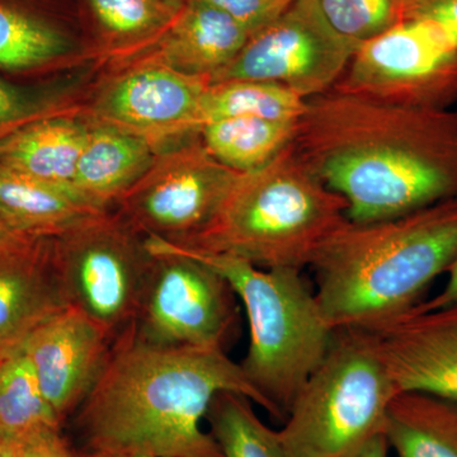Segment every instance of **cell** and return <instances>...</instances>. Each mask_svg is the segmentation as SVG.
<instances>
[{"mask_svg": "<svg viewBox=\"0 0 457 457\" xmlns=\"http://www.w3.org/2000/svg\"><path fill=\"white\" fill-rule=\"evenodd\" d=\"M293 146L352 222L457 198V108H413L330 92L306 101Z\"/></svg>", "mask_w": 457, "mask_h": 457, "instance_id": "1", "label": "cell"}, {"mask_svg": "<svg viewBox=\"0 0 457 457\" xmlns=\"http://www.w3.org/2000/svg\"><path fill=\"white\" fill-rule=\"evenodd\" d=\"M242 394L278 420L275 408L222 348L155 347L130 330L73 418L82 457H222L203 420L218 394Z\"/></svg>", "mask_w": 457, "mask_h": 457, "instance_id": "2", "label": "cell"}, {"mask_svg": "<svg viewBox=\"0 0 457 457\" xmlns=\"http://www.w3.org/2000/svg\"><path fill=\"white\" fill-rule=\"evenodd\" d=\"M457 260V198L398 218L345 222L312 263L333 330L370 329L407 314Z\"/></svg>", "mask_w": 457, "mask_h": 457, "instance_id": "3", "label": "cell"}, {"mask_svg": "<svg viewBox=\"0 0 457 457\" xmlns=\"http://www.w3.org/2000/svg\"><path fill=\"white\" fill-rule=\"evenodd\" d=\"M348 221L345 198L306 167L291 143L261 170L240 173L200 233L173 243L262 269L303 270Z\"/></svg>", "mask_w": 457, "mask_h": 457, "instance_id": "4", "label": "cell"}, {"mask_svg": "<svg viewBox=\"0 0 457 457\" xmlns=\"http://www.w3.org/2000/svg\"><path fill=\"white\" fill-rule=\"evenodd\" d=\"M159 245L203 262L227 279L245 309L249 348L240 363L284 422L303 384L327 356L336 330L317 295L294 269H262L234 255L212 253L150 234Z\"/></svg>", "mask_w": 457, "mask_h": 457, "instance_id": "5", "label": "cell"}, {"mask_svg": "<svg viewBox=\"0 0 457 457\" xmlns=\"http://www.w3.org/2000/svg\"><path fill=\"white\" fill-rule=\"evenodd\" d=\"M398 393L374 339L363 329L337 330L278 429L288 457H350L383 433Z\"/></svg>", "mask_w": 457, "mask_h": 457, "instance_id": "6", "label": "cell"}, {"mask_svg": "<svg viewBox=\"0 0 457 457\" xmlns=\"http://www.w3.org/2000/svg\"><path fill=\"white\" fill-rule=\"evenodd\" d=\"M125 218L90 216L53 237L54 260L69 305L113 343L134 326L152 269L145 237Z\"/></svg>", "mask_w": 457, "mask_h": 457, "instance_id": "7", "label": "cell"}, {"mask_svg": "<svg viewBox=\"0 0 457 457\" xmlns=\"http://www.w3.org/2000/svg\"><path fill=\"white\" fill-rule=\"evenodd\" d=\"M144 237L153 263L132 336L155 347L225 350L237 315L227 279L203 262Z\"/></svg>", "mask_w": 457, "mask_h": 457, "instance_id": "8", "label": "cell"}, {"mask_svg": "<svg viewBox=\"0 0 457 457\" xmlns=\"http://www.w3.org/2000/svg\"><path fill=\"white\" fill-rule=\"evenodd\" d=\"M332 90L393 106L450 108L457 49L429 21L408 18L361 44Z\"/></svg>", "mask_w": 457, "mask_h": 457, "instance_id": "9", "label": "cell"}, {"mask_svg": "<svg viewBox=\"0 0 457 457\" xmlns=\"http://www.w3.org/2000/svg\"><path fill=\"white\" fill-rule=\"evenodd\" d=\"M357 47L328 23L318 0H296L278 20L254 32L209 83H276L308 101L333 89Z\"/></svg>", "mask_w": 457, "mask_h": 457, "instance_id": "10", "label": "cell"}, {"mask_svg": "<svg viewBox=\"0 0 457 457\" xmlns=\"http://www.w3.org/2000/svg\"><path fill=\"white\" fill-rule=\"evenodd\" d=\"M240 173L222 165L198 139L156 158L119 201L122 216L140 233L182 242L215 218Z\"/></svg>", "mask_w": 457, "mask_h": 457, "instance_id": "11", "label": "cell"}, {"mask_svg": "<svg viewBox=\"0 0 457 457\" xmlns=\"http://www.w3.org/2000/svg\"><path fill=\"white\" fill-rule=\"evenodd\" d=\"M112 345L106 333L73 306L47 319L21 345L60 422L71 420L92 392Z\"/></svg>", "mask_w": 457, "mask_h": 457, "instance_id": "12", "label": "cell"}, {"mask_svg": "<svg viewBox=\"0 0 457 457\" xmlns=\"http://www.w3.org/2000/svg\"><path fill=\"white\" fill-rule=\"evenodd\" d=\"M209 84L153 60L114 80L99 99L98 113L153 144L170 135L200 134Z\"/></svg>", "mask_w": 457, "mask_h": 457, "instance_id": "13", "label": "cell"}, {"mask_svg": "<svg viewBox=\"0 0 457 457\" xmlns=\"http://www.w3.org/2000/svg\"><path fill=\"white\" fill-rule=\"evenodd\" d=\"M398 392H422L457 403V306L422 311L370 329Z\"/></svg>", "mask_w": 457, "mask_h": 457, "instance_id": "14", "label": "cell"}, {"mask_svg": "<svg viewBox=\"0 0 457 457\" xmlns=\"http://www.w3.org/2000/svg\"><path fill=\"white\" fill-rule=\"evenodd\" d=\"M68 306L53 237L13 233L0 242V359Z\"/></svg>", "mask_w": 457, "mask_h": 457, "instance_id": "15", "label": "cell"}, {"mask_svg": "<svg viewBox=\"0 0 457 457\" xmlns=\"http://www.w3.org/2000/svg\"><path fill=\"white\" fill-rule=\"evenodd\" d=\"M251 36L220 9L200 0H187L170 26L152 41L154 60L209 82L236 59Z\"/></svg>", "mask_w": 457, "mask_h": 457, "instance_id": "16", "label": "cell"}, {"mask_svg": "<svg viewBox=\"0 0 457 457\" xmlns=\"http://www.w3.org/2000/svg\"><path fill=\"white\" fill-rule=\"evenodd\" d=\"M156 158L154 144L139 134L111 123L88 128L71 187L106 212L145 176Z\"/></svg>", "mask_w": 457, "mask_h": 457, "instance_id": "17", "label": "cell"}, {"mask_svg": "<svg viewBox=\"0 0 457 457\" xmlns=\"http://www.w3.org/2000/svg\"><path fill=\"white\" fill-rule=\"evenodd\" d=\"M88 128L69 117L22 123L0 137V167L71 187Z\"/></svg>", "mask_w": 457, "mask_h": 457, "instance_id": "18", "label": "cell"}, {"mask_svg": "<svg viewBox=\"0 0 457 457\" xmlns=\"http://www.w3.org/2000/svg\"><path fill=\"white\" fill-rule=\"evenodd\" d=\"M101 212L73 187L0 167V220L12 233L55 237Z\"/></svg>", "mask_w": 457, "mask_h": 457, "instance_id": "19", "label": "cell"}, {"mask_svg": "<svg viewBox=\"0 0 457 457\" xmlns=\"http://www.w3.org/2000/svg\"><path fill=\"white\" fill-rule=\"evenodd\" d=\"M383 436L398 457H457V403L422 392H398Z\"/></svg>", "mask_w": 457, "mask_h": 457, "instance_id": "20", "label": "cell"}, {"mask_svg": "<svg viewBox=\"0 0 457 457\" xmlns=\"http://www.w3.org/2000/svg\"><path fill=\"white\" fill-rule=\"evenodd\" d=\"M77 47V36L64 21L23 3L0 0V69L40 68Z\"/></svg>", "mask_w": 457, "mask_h": 457, "instance_id": "21", "label": "cell"}, {"mask_svg": "<svg viewBox=\"0 0 457 457\" xmlns=\"http://www.w3.org/2000/svg\"><path fill=\"white\" fill-rule=\"evenodd\" d=\"M296 123L228 117L204 123L200 139L207 152L228 170L251 173L270 163L293 143Z\"/></svg>", "mask_w": 457, "mask_h": 457, "instance_id": "22", "label": "cell"}, {"mask_svg": "<svg viewBox=\"0 0 457 457\" xmlns=\"http://www.w3.org/2000/svg\"><path fill=\"white\" fill-rule=\"evenodd\" d=\"M62 428L42 393L22 347L0 359V440L17 445L36 433Z\"/></svg>", "mask_w": 457, "mask_h": 457, "instance_id": "23", "label": "cell"}, {"mask_svg": "<svg viewBox=\"0 0 457 457\" xmlns=\"http://www.w3.org/2000/svg\"><path fill=\"white\" fill-rule=\"evenodd\" d=\"M306 99L276 83L230 80L209 84L201 108L203 126L228 117H257L278 122H297Z\"/></svg>", "mask_w": 457, "mask_h": 457, "instance_id": "24", "label": "cell"}, {"mask_svg": "<svg viewBox=\"0 0 457 457\" xmlns=\"http://www.w3.org/2000/svg\"><path fill=\"white\" fill-rule=\"evenodd\" d=\"M206 420L222 457H288L279 432L262 422L242 394H218Z\"/></svg>", "mask_w": 457, "mask_h": 457, "instance_id": "25", "label": "cell"}, {"mask_svg": "<svg viewBox=\"0 0 457 457\" xmlns=\"http://www.w3.org/2000/svg\"><path fill=\"white\" fill-rule=\"evenodd\" d=\"M99 33L110 42L147 45L170 26L183 4L164 0H84Z\"/></svg>", "mask_w": 457, "mask_h": 457, "instance_id": "26", "label": "cell"}, {"mask_svg": "<svg viewBox=\"0 0 457 457\" xmlns=\"http://www.w3.org/2000/svg\"><path fill=\"white\" fill-rule=\"evenodd\" d=\"M328 23L360 46L408 20L411 0H318Z\"/></svg>", "mask_w": 457, "mask_h": 457, "instance_id": "27", "label": "cell"}, {"mask_svg": "<svg viewBox=\"0 0 457 457\" xmlns=\"http://www.w3.org/2000/svg\"><path fill=\"white\" fill-rule=\"evenodd\" d=\"M220 9L253 35L284 14L296 0H200Z\"/></svg>", "mask_w": 457, "mask_h": 457, "instance_id": "28", "label": "cell"}, {"mask_svg": "<svg viewBox=\"0 0 457 457\" xmlns=\"http://www.w3.org/2000/svg\"><path fill=\"white\" fill-rule=\"evenodd\" d=\"M409 18L429 21L457 49V0H411Z\"/></svg>", "mask_w": 457, "mask_h": 457, "instance_id": "29", "label": "cell"}, {"mask_svg": "<svg viewBox=\"0 0 457 457\" xmlns=\"http://www.w3.org/2000/svg\"><path fill=\"white\" fill-rule=\"evenodd\" d=\"M16 449L18 457H73V447L62 428L36 433L17 444Z\"/></svg>", "mask_w": 457, "mask_h": 457, "instance_id": "30", "label": "cell"}, {"mask_svg": "<svg viewBox=\"0 0 457 457\" xmlns=\"http://www.w3.org/2000/svg\"><path fill=\"white\" fill-rule=\"evenodd\" d=\"M37 106L31 95L0 79V129L22 121L31 116Z\"/></svg>", "mask_w": 457, "mask_h": 457, "instance_id": "31", "label": "cell"}, {"mask_svg": "<svg viewBox=\"0 0 457 457\" xmlns=\"http://www.w3.org/2000/svg\"><path fill=\"white\" fill-rule=\"evenodd\" d=\"M449 279L446 285L442 288L441 293L429 299L428 302L420 303L418 309L422 311H433V309L453 308L457 306V260L453 262V266L447 270Z\"/></svg>", "mask_w": 457, "mask_h": 457, "instance_id": "32", "label": "cell"}, {"mask_svg": "<svg viewBox=\"0 0 457 457\" xmlns=\"http://www.w3.org/2000/svg\"><path fill=\"white\" fill-rule=\"evenodd\" d=\"M389 450V445H387L383 433H381L350 457H387Z\"/></svg>", "mask_w": 457, "mask_h": 457, "instance_id": "33", "label": "cell"}, {"mask_svg": "<svg viewBox=\"0 0 457 457\" xmlns=\"http://www.w3.org/2000/svg\"><path fill=\"white\" fill-rule=\"evenodd\" d=\"M0 457H18L16 445L0 440Z\"/></svg>", "mask_w": 457, "mask_h": 457, "instance_id": "34", "label": "cell"}, {"mask_svg": "<svg viewBox=\"0 0 457 457\" xmlns=\"http://www.w3.org/2000/svg\"><path fill=\"white\" fill-rule=\"evenodd\" d=\"M11 234L13 233H12V231L3 224L2 220H0V242H2L3 239H5V237L11 236Z\"/></svg>", "mask_w": 457, "mask_h": 457, "instance_id": "35", "label": "cell"}, {"mask_svg": "<svg viewBox=\"0 0 457 457\" xmlns=\"http://www.w3.org/2000/svg\"><path fill=\"white\" fill-rule=\"evenodd\" d=\"M122 457H155V456L146 455V453H137V455H128V456H122Z\"/></svg>", "mask_w": 457, "mask_h": 457, "instance_id": "36", "label": "cell"}, {"mask_svg": "<svg viewBox=\"0 0 457 457\" xmlns=\"http://www.w3.org/2000/svg\"><path fill=\"white\" fill-rule=\"evenodd\" d=\"M164 2L177 3V4H185L187 0H164Z\"/></svg>", "mask_w": 457, "mask_h": 457, "instance_id": "37", "label": "cell"}, {"mask_svg": "<svg viewBox=\"0 0 457 457\" xmlns=\"http://www.w3.org/2000/svg\"><path fill=\"white\" fill-rule=\"evenodd\" d=\"M73 457H82V456L78 455V453H75V451H74V449H73Z\"/></svg>", "mask_w": 457, "mask_h": 457, "instance_id": "38", "label": "cell"}]
</instances>
